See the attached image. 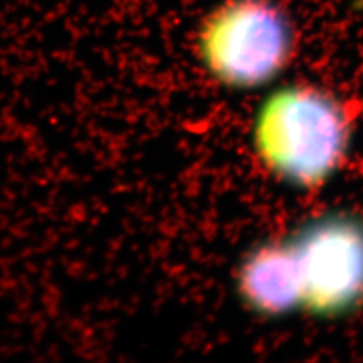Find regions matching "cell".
<instances>
[{"mask_svg":"<svg viewBox=\"0 0 363 363\" xmlns=\"http://www.w3.org/2000/svg\"><path fill=\"white\" fill-rule=\"evenodd\" d=\"M350 123L324 91L294 85L276 91L255 121V147L269 172L298 188H316L342 164Z\"/></svg>","mask_w":363,"mask_h":363,"instance_id":"obj_1","label":"cell"},{"mask_svg":"<svg viewBox=\"0 0 363 363\" xmlns=\"http://www.w3.org/2000/svg\"><path fill=\"white\" fill-rule=\"evenodd\" d=\"M292 50L291 20L272 0H227L204 18L197 37L208 73L238 89L274 81Z\"/></svg>","mask_w":363,"mask_h":363,"instance_id":"obj_2","label":"cell"},{"mask_svg":"<svg viewBox=\"0 0 363 363\" xmlns=\"http://www.w3.org/2000/svg\"><path fill=\"white\" fill-rule=\"evenodd\" d=\"M298 259L303 303L315 316L347 315L363 304V220L328 213L291 238Z\"/></svg>","mask_w":363,"mask_h":363,"instance_id":"obj_3","label":"cell"},{"mask_svg":"<svg viewBox=\"0 0 363 363\" xmlns=\"http://www.w3.org/2000/svg\"><path fill=\"white\" fill-rule=\"evenodd\" d=\"M242 303L262 316H280L301 308V272L289 241L267 242L255 248L238 271Z\"/></svg>","mask_w":363,"mask_h":363,"instance_id":"obj_4","label":"cell"}]
</instances>
